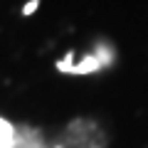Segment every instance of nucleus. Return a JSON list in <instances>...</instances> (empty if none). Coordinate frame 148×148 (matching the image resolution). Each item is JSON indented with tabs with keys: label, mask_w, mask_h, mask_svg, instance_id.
<instances>
[{
	"label": "nucleus",
	"mask_w": 148,
	"mask_h": 148,
	"mask_svg": "<svg viewBox=\"0 0 148 148\" xmlns=\"http://www.w3.org/2000/svg\"><path fill=\"white\" fill-rule=\"evenodd\" d=\"M0 148H104L101 133L84 121L57 128L0 119Z\"/></svg>",
	"instance_id": "1"
}]
</instances>
